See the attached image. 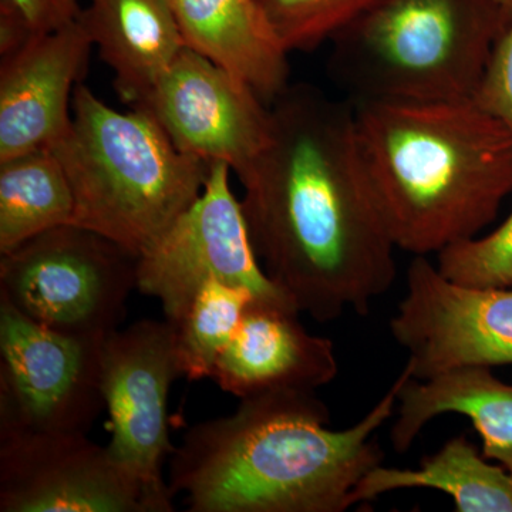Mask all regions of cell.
Here are the masks:
<instances>
[{
  "instance_id": "cell-4",
  "label": "cell",
  "mask_w": 512,
  "mask_h": 512,
  "mask_svg": "<svg viewBox=\"0 0 512 512\" xmlns=\"http://www.w3.org/2000/svg\"><path fill=\"white\" fill-rule=\"evenodd\" d=\"M72 185L73 225L140 258L197 201L210 165L174 146L146 110L119 111L76 87L69 130L50 148Z\"/></svg>"
},
{
  "instance_id": "cell-20",
  "label": "cell",
  "mask_w": 512,
  "mask_h": 512,
  "mask_svg": "<svg viewBox=\"0 0 512 512\" xmlns=\"http://www.w3.org/2000/svg\"><path fill=\"white\" fill-rule=\"evenodd\" d=\"M258 301L242 286L210 281L201 286L174 328L181 376L190 382L208 379L234 338L248 306Z\"/></svg>"
},
{
  "instance_id": "cell-2",
  "label": "cell",
  "mask_w": 512,
  "mask_h": 512,
  "mask_svg": "<svg viewBox=\"0 0 512 512\" xmlns=\"http://www.w3.org/2000/svg\"><path fill=\"white\" fill-rule=\"evenodd\" d=\"M409 365L376 406L343 430L329 427L315 392L241 399L229 416L195 424L170 457L168 487L190 512H342L383 463L376 433L392 419Z\"/></svg>"
},
{
  "instance_id": "cell-11",
  "label": "cell",
  "mask_w": 512,
  "mask_h": 512,
  "mask_svg": "<svg viewBox=\"0 0 512 512\" xmlns=\"http://www.w3.org/2000/svg\"><path fill=\"white\" fill-rule=\"evenodd\" d=\"M136 109L146 110L181 153L227 164L239 180L271 134V104L188 46Z\"/></svg>"
},
{
  "instance_id": "cell-24",
  "label": "cell",
  "mask_w": 512,
  "mask_h": 512,
  "mask_svg": "<svg viewBox=\"0 0 512 512\" xmlns=\"http://www.w3.org/2000/svg\"><path fill=\"white\" fill-rule=\"evenodd\" d=\"M22 16L36 35H47L79 20L80 0H0Z\"/></svg>"
},
{
  "instance_id": "cell-23",
  "label": "cell",
  "mask_w": 512,
  "mask_h": 512,
  "mask_svg": "<svg viewBox=\"0 0 512 512\" xmlns=\"http://www.w3.org/2000/svg\"><path fill=\"white\" fill-rule=\"evenodd\" d=\"M473 100L512 136V23L495 42Z\"/></svg>"
},
{
  "instance_id": "cell-5",
  "label": "cell",
  "mask_w": 512,
  "mask_h": 512,
  "mask_svg": "<svg viewBox=\"0 0 512 512\" xmlns=\"http://www.w3.org/2000/svg\"><path fill=\"white\" fill-rule=\"evenodd\" d=\"M505 29L493 0H380L333 37L329 72L350 103L473 99Z\"/></svg>"
},
{
  "instance_id": "cell-8",
  "label": "cell",
  "mask_w": 512,
  "mask_h": 512,
  "mask_svg": "<svg viewBox=\"0 0 512 512\" xmlns=\"http://www.w3.org/2000/svg\"><path fill=\"white\" fill-rule=\"evenodd\" d=\"M229 174L227 164L211 163L197 201L138 258L137 289L158 299L171 325L210 281L242 286L258 301L298 309L259 261Z\"/></svg>"
},
{
  "instance_id": "cell-25",
  "label": "cell",
  "mask_w": 512,
  "mask_h": 512,
  "mask_svg": "<svg viewBox=\"0 0 512 512\" xmlns=\"http://www.w3.org/2000/svg\"><path fill=\"white\" fill-rule=\"evenodd\" d=\"M36 36L40 35L29 28L26 20L15 9L0 2V59L16 55Z\"/></svg>"
},
{
  "instance_id": "cell-3",
  "label": "cell",
  "mask_w": 512,
  "mask_h": 512,
  "mask_svg": "<svg viewBox=\"0 0 512 512\" xmlns=\"http://www.w3.org/2000/svg\"><path fill=\"white\" fill-rule=\"evenodd\" d=\"M363 177L394 247L440 254L476 238L512 192V136L473 99L359 101Z\"/></svg>"
},
{
  "instance_id": "cell-15",
  "label": "cell",
  "mask_w": 512,
  "mask_h": 512,
  "mask_svg": "<svg viewBox=\"0 0 512 512\" xmlns=\"http://www.w3.org/2000/svg\"><path fill=\"white\" fill-rule=\"evenodd\" d=\"M79 20L131 107L147 100L187 46L171 0H89Z\"/></svg>"
},
{
  "instance_id": "cell-16",
  "label": "cell",
  "mask_w": 512,
  "mask_h": 512,
  "mask_svg": "<svg viewBox=\"0 0 512 512\" xmlns=\"http://www.w3.org/2000/svg\"><path fill=\"white\" fill-rule=\"evenodd\" d=\"M171 2L185 45L247 83L265 103L289 86V53L258 0Z\"/></svg>"
},
{
  "instance_id": "cell-12",
  "label": "cell",
  "mask_w": 512,
  "mask_h": 512,
  "mask_svg": "<svg viewBox=\"0 0 512 512\" xmlns=\"http://www.w3.org/2000/svg\"><path fill=\"white\" fill-rule=\"evenodd\" d=\"M0 512H148L140 488L87 434L0 433Z\"/></svg>"
},
{
  "instance_id": "cell-9",
  "label": "cell",
  "mask_w": 512,
  "mask_h": 512,
  "mask_svg": "<svg viewBox=\"0 0 512 512\" xmlns=\"http://www.w3.org/2000/svg\"><path fill=\"white\" fill-rule=\"evenodd\" d=\"M181 377L174 328L143 319L104 340L101 390L110 416L111 458L140 488L148 512L174 511L164 478L173 456L168 427L171 384Z\"/></svg>"
},
{
  "instance_id": "cell-6",
  "label": "cell",
  "mask_w": 512,
  "mask_h": 512,
  "mask_svg": "<svg viewBox=\"0 0 512 512\" xmlns=\"http://www.w3.org/2000/svg\"><path fill=\"white\" fill-rule=\"evenodd\" d=\"M137 266L111 239L62 225L0 255V298L49 328L107 338L126 316Z\"/></svg>"
},
{
  "instance_id": "cell-10",
  "label": "cell",
  "mask_w": 512,
  "mask_h": 512,
  "mask_svg": "<svg viewBox=\"0 0 512 512\" xmlns=\"http://www.w3.org/2000/svg\"><path fill=\"white\" fill-rule=\"evenodd\" d=\"M389 328L409 355L413 379L512 365V288L460 284L427 256H414Z\"/></svg>"
},
{
  "instance_id": "cell-21",
  "label": "cell",
  "mask_w": 512,
  "mask_h": 512,
  "mask_svg": "<svg viewBox=\"0 0 512 512\" xmlns=\"http://www.w3.org/2000/svg\"><path fill=\"white\" fill-rule=\"evenodd\" d=\"M380 0H258L286 52H312Z\"/></svg>"
},
{
  "instance_id": "cell-1",
  "label": "cell",
  "mask_w": 512,
  "mask_h": 512,
  "mask_svg": "<svg viewBox=\"0 0 512 512\" xmlns=\"http://www.w3.org/2000/svg\"><path fill=\"white\" fill-rule=\"evenodd\" d=\"M271 116L268 144L239 180L256 255L301 313L365 315L396 281L397 248L363 177L353 104L289 84Z\"/></svg>"
},
{
  "instance_id": "cell-18",
  "label": "cell",
  "mask_w": 512,
  "mask_h": 512,
  "mask_svg": "<svg viewBox=\"0 0 512 512\" xmlns=\"http://www.w3.org/2000/svg\"><path fill=\"white\" fill-rule=\"evenodd\" d=\"M430 488L453 498L457 512H512V476L478 453L466 436L448 440L416 470L373 468L352 495V507L380 495Z\"/></svg>"
},
{
  "instance_id": "cell-19",
  "label": "cell",
  "mask_w": 512,
  "mask_h": 512,
  "mask_svg": "<svg viewBox=\"0 0 512 512\" xmlns=\"http://www.w3.org/2000/svg\"><path fill=\"white\" fill-rule=\"evenodd\" d=\"M73 215L72 185L52 150L0 161V255L72 224Z\"/></svg>"
},
{
  "instance_id": "cell-22",
  "label": "cell",
  "mask_w": 512,
  "mask_h": 512,
  "mask_svg": "<svg viewBox=\"0 0 512 512\" xmlns=\"http://www.w3.org/2000/svg\"><path fill=\"white\" fill-rule=\"evenodd\" d=\"M436 265L460 284L512 288V214L490 234L441 251Z\"/></svg>"
},
{
  "instance_id": "cell-13",
  "label": "cell",
  "mask_w": 512,
  "mask_h": 512,
  "mask_svg": "<svg viewBox=\"0 0 512 512\" xmlns=\"http://www.w3.org/2000/svg\"><path fill=\"white\" fill-rule=\"evenodd\" d=\"M92 49L77 20L0 59V161L50 150L67 133Z\"/></svg>"
},
{
  "instance_id": "cell-7",
  "label": "cell",
  "mask_w": 512,
  "mask_h": 512,
  "mask_svg": "<svg viewBox=\"0 0 512 512\" xmlns=\"http://www.w3.org/2000/svg\"><path fill=\"white\" fill-rule=\"evenodd\" d=\"M104 340L49 328L0 298V433H89L106 407Z\"/></svg>"
},
{
  "instance_id": "cell-14",
  "label": "cell",
  "mask_w": 512,
  "mask_h": 512,
  "mask_svg": "<svg viewBox=\"0 0 512 512\" xmlns=\"http://www.w3.org/2000/svg\"><path fill=\"white\" fill-rule=\"evenodd\" d=\"M298 309L254 301L211 379L239 400L272 392H315L338 376L332 340L312 335Z\"/></svg>"
},
{
  "instance_id": "cell-26",
  "label": "cell",
  "mask_w": 512,
  "mask_h": 512,
  "mask_svg": "<svg viewBox=\"0 0 512 512\" xmlns=\"http://www.w3.org/2000/svg\"><path fill=\"white\" fill-rule=\"evenodd\" d=\"M493 2L503 15L505 25L508 28L512 23V0H493Z\"/></svg>"
},
{
  "instance_id": "cell-17",
  "label": "cell",
  "mask_w": 512,
  "mask_h": 512,
  "mask_svg": "<svg viewBox=\"0 0 512 512\" xmlns=\"http://www.w3.org/2000/svg\"><path fill=\"white\" fill-rule=\"evenodd\" d=\"M460 414L473 423L483 441V456L512 476V384L491 367H460L430 379L404 382L397 399V419L390 443L397 453L410 450L421 430L436 417Z\"/></svg>"
}]
</instances>
